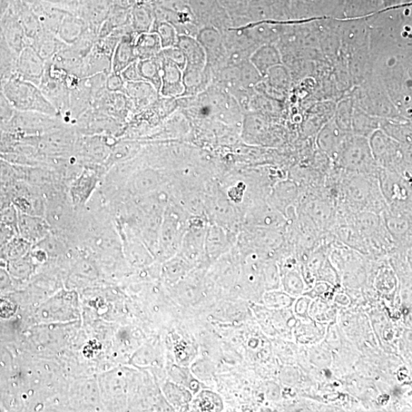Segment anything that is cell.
<instances>
[{"label":"cell","mask_w":412,"mask_h":412,"mask_svg":"<svg viewBox=\"0 0 412 412\" xmlns=\"http://www.w3.org/2000/svg\"><path fill=\"white\" fill-rule=\"evenodd\" d=\"M369 142L379 168L395 172L411 181V146L399 143L381 130L370 137Z\"/></svg>","instance_id":"cell-1"},{"label":"cell","mask_w":412,"mask_h":412,"mask_svg":"<svg viewBox=\"0 0 412 412\" xmlns=\"http://www.w3.org/2000/svg\"><path fill=\"white\" fill-rule=\"evenodd\" d=\"M352 100L361 110L378 119L407 120L399 114L384 86L371 76L360 84Z\"/></svg>","instance_id":"cell-2"},{"label":"cell","mask_w":412,"mask_h":412,"mask_svg":"<svg viewBox=\"0 0 412 412\" xmlns=\"http://www.w3.org/2000/svg\"><path fill=\"white\" fill-rule=\"evenodd\" d=\"M377 181L387 210L391 213L411 218V181L399 173L382 168H379Z\"/></svg>","instance_id":"cell-3"},{"label":"cell","mask_w":412,"mask_h":412,"mask_svg":"<svg viewBox=\"0 0 412 412\" xmlns=\"http://www.w3.org/2000/svg\"><path fill=\"white\" fill-rule=\"evenodd\" d=\"M336 164L349 173L377 178L379 168L372 156L367 137L349 134Z\"/></svg>","instance_id":"cell-4"},{"label":"cell","mask_w":412,"mask_h":412,"mask_svg":"<svg viewBox=\"0 0 412 412\" xmlns=\"http://www.w3.org/2000/svg\"><path fill=\"white\" fill-rule=\"evenodd\" d=\"M13 93L15 104L19 110L24 112L60 116L55 107L43 94L40 88L31 82L27 81L16 82Z\"/></svg>","instance_id":"cell-5"},{"label":"cell","mask_w":412,"mask_h":412,"mask_svg":"<svg viewBox=\"0 0 412 412\" xmlns=\"http://www.w3.org/2000/svg\"><path fill=\"white\" fill-rule=\"evenodd\" d=\"M195 38L204 48L207 57V66L212 72L217 73L227 66V49L222 34L218 28L202 26Z\"/></svg>","instance_id":"cell-6"},{"label":"cell","mask_w":412,"mask_h":412,"mask_svg":"<svg viewBox=\"0 0 412 412\" xmlns=\"http://www.w3.org/2000/svg\"><path fill=\"white\" fill-rule=\"evenodd\" d=\"M242 139L250 144H273L275 132L268 117L258 113H248L244 116L241 125Z\"/></svg>","instance_id":"cell-7"},{"label":"cell","mask_w":412,"mask_h":412,"mask_svg":"<svg viewBox=\"0 0 412 412\" xmlns=\"http://www.w3.org/2000/svg\"><path fill=\"white\" fill-rule=\"evenodd\" d=\"M113 146L106 136L85 135L78 137L74 152L86 161L102 162L109 158Z\"/></svg>","instance_id":"cell-8"},{"label":"cell","mask_w":412,"mask_h":412,"mask_svg":"<svg viewBox=\"0 0 412 412\" xmlns=\"http://www.w3.org/2000/svg\"><path fill=\"white\" fill-rule=\"evenodd\" d=\"M348 135L339 129L332 118L318 132V148L336 163Z\"/></svg>","instance_id":"cell-9"},{"label":"cell","mask_w":412,"mask_h":412,"mask_svg":"<svg viewBox=\"0 0 412 412\" xmlns=\"http://www.w3.org/2000/svg\"><path fill=\"white\" fill-rule=\"evenodd\" d=\"M162 64L160 95L166 98L181 97L184 93L183 70L160 54Z\"/></svg>","instance_id":"cell-10"},{"label":"cell","mask_w":412,"mask_h":412,"mask_svg":"<svg viewBox=\"0 0 412 412\" xmlns=\"http://www.w3.org/2000/svg\"><path fill=\"white\" fill-rule=\"evenodd\" d=\"M137 35L131 29L117 44L112 58V73L120 74L127 67L137 61L134 45Z\"/></svg>","instance_id":"cell-11"},{"label":"cell","mask_w":412,"mask_h":412,"mask_svg":"<svg viewBox=\"0 0 412 412\" xmlns=\"http://www.w3.org/2000/svg\"><path fill=\"white\" fill-rule=\"evenodd\" d=\"M176 47H179L185 56V67L205 70L207 67V57L203 47L195 37L178 35Z\"/></svg>","instance_id":"cell-12"},{"label":"cell","mask_w":412,"mask_h":412,"mask_svg":"<svg viewBox=\"0 0 412 412\" xmlns=\"http://www.w3.org/2000/svg\"><path fill=\"white\" fill-rule=\"evenodd\" d=\"M21 65L25 81L39 86L45 71L46 62L32 46L28 45L23 49Z\"/></svg>","instance_id":"cell-13"},{"label":"cell","mask_w":412,"mask_h":412,"mask_svg":"<svg viewBox=\"0 0 412 412\" xmlns=\"http://www.w3.org/2000/svg\"><path fill=\"white\" fill-rule=\"evenodd\" d=\"M249 61L263 77L272 67L282 64V55L276 45L259 46L251 55Z\"/></svg>","instance_id":"cell-14"},{"label":"cell","mask_w":412,"mask_h":412,"mask_svg":"<svg viewBox=\"0 0 412 412\" xmlns=\"http://www.w3.org/2000/svg\"><path fill=\"white\" fill-rule=\"evenodd\" d=\"M212 75L208 66L205 70L185 67L183 71L185 91L182 96H193L207 90Z\"/></svg>","instance_id":"cell-15"},{"label":"cell","mask_w":412,"mask_h":412,"mask_svg":"<svg viewBox=\"0 0 412 412\" xmlns=\"http://www.w3.org/2000/svg\"><path fill=\"white\" fill-rule=\"evenodd\" d=\"M50 224L45 218L18 212L17 232L24 239H39L46 234Z\"/></svg>","instance_id":"cell-16"},{"label":"cell","mask_w":412,"mask_h":412,"mask_svg":"<svg viewBox=\"0 0 412 412\" xmlns=\"http://www.w3.org/2000/svg\"><path fill=\"white\" fill-rule=\"evenodd\" d=\"M96 173L91 169L84 170L73 183L71 198L75 205H82L90 199L97 183Z\"/></svg>","instance_id":"cell-17"},{"label":"cell","mask_w":412,"mask_h":412,"mask_svg":"<svg viewBox=\"0 0 412 412\" xmlns=\"http://www.w3.org/2000/svg\"><path fill=\"white\" fill-rule=\"evenodd\" d=\"M29 45L32 46L38 55L47 62H50L67 45L62 42L56 34L43 29Z\"/></svg>","instance_id":"cell-18"},{"label":"cell","mask_w":412,"mask_h":412,"mask_svg":"<svg viewBox=\"0 0 412 412\" xmlns=\"http://www.w3.org/2000/svg\"><path fill=\"white\" fill-rule=\"evenodd\" d=\"M248 220L258 227L273 229L282 228L287 224L286 217L270 205H259L253 209Z\"/></svg>","instance_id":"cell-19"},{"label":"cell","mask_w":412,"mask_h":412,"mask_svg":"<svg viewBox=\"0 0 412 412\" xmlns=\"http://www.w3.org/2000/svg\"><path fill=\"white\" fill-rule=\"evenodd\" d=\"M123 93L136 106H144L154 101L159 93L145 81L127 82Z\"/></svg>","instance_id":"cell-20"},{"label":"cell","mask_w":412,"mask_h":412,"mask_svg":"<svg viewBox=\"0 0 412 412\" xmlns=\"http://www.w3.org/2000/svg\"><path fill=\"white\" fill-rule=\"evenodd\" d=\"M134 45L137 60L158 57L162 51L160 38L154 32L137 35Z\"/></svg>","instance_id":"cell-21"},{"label":"cell","mask_w":412,"mask_h":412,"mask_svg":"<svg viewBox=\"0 0 412 412\" xmlns=\"http://www.w3.org/2000/svg\"><path fill=\"white\" fill-rule=\"evenodd\" d=\"M382 120L371 116L354 104L352 117V134L367 137L380 129Z\"/></svg>","instance_id":"cell-22"},{"label":"cell","mask_w":412,"mask_h":412,"mask_svg":"<svg viewBox=\"0 0 412 412\" xmlns=\"http://www.w3.org/2000/svg\"><path fill=\"white\" fill-rule=\"evenodd\" d=\"M137 65L142 81L150 84L156 91L160 93L162 74L160 56L145 59V60H137Z\"/></svg>","instance_id":"cell-23"},{"label":"cell","mask_w":412,"mask_h":412,"mask_svg":"<svg viewBox=\"0 0 412 412\" xmlns=\"http://www.w3.org/2000/svg\"><path fill=\"white\" fill-rule=\"evenodd\" d=\"M379 130L399 143L411 146V121L382 120Z\"/></svg>","instance_id":"cell-24"},{"label":"cell","mask_w":412,"mask_h":412,"mask_svg":"<svg viewBox=\"0 0 412 412\" xmlns=\"http://www.w3.org/2000/svg\"><path fill=\"white\" fill-rule=\"evenodd\" d=\"M297 195L298 189L293 182H282L275 188L274 194L273 195L275 205L273 207L282 214L287 212L289 208L297 201Z\"/></svg>","instance_id":"cell-25"},{"label":"cell","mask_w":412,"mask_h":412,"mask_svg":"<svg viewBox=\"0 0 412 412\" xmlns=\"http://www.w3.org/2000/svg\"><path fill=\"white\" fill-rule=\"evenodd\" d=\"M88 28H89L83 21L73 18H67L59 26L56 35L65 45H71L79 40Z\"/></svg>","instance_id":"cell-26"},{"label":"cell","mask_w":412,"mask_h":412,"mask_svg":"<svg viewBox=\"0 0 412 412\" xmlns=\"http://www.w3.org/2000/svg\"><path fill=\"white\" fill-rule=\"evenodd\" d=\"M385 228L396 237H404L411 229V218L390 212L387 209L382 212Z\"/></svg>","instance_id":"cell-27"},{"label":"cell","mask_w":412,"mask_h":412,"mask_svg":"<svg viewBox=\"0 0 412 412\" xmlns=\"http://www.w3.org/2000/svg\"><path fill=\"white\" fill-rule=\"evenodd\" d=\"M159 178L155 172L144 170L137 172L130 183V189L135 194H144L152 191L159 185Z\"/></svg>","instance_id":"cell-28"},{"label":"cell","mask_w":412,"mask_h":412,"mask_svg":"<svg viewBox=\"0 0 412 412\" xmlns=\"http://www.w3.org/2000/svg\"><path fill=\"white\" fill-rule=\"evenodd\" d=\"M354 102L352 98L341 101L336 108L333 119L343 132L352 134V117Z\"/></svg>","instance_id":"cell-29"},{"label":"cell","mask_w":412,"mask_h":412,"mask_svg":"<svg viewBox=\"0 0 412 412\" xmlns=\"http://www.w3.org/2000/svg\"><path fill=\"white\" fill-rule=\"evenodd\" d=\"M154 22L155 16L149 9L144 7L137 8L132 16L131 27L137 35L150 33L153 30Z\"/></svg>","instance_id":"cell-30"},{"label":"cell","mask_w":412,"mask_h":412,"mask_svg":"<svg viewBox=\"0 0 412 412\" xmlns=\"http://www.w3.org/2000/svg\"><path fill=\"white\" fill-rule=\"evenodd\" d=\"M152 32L159 35L162 49L174 47L178 43V33L170 23L155 21Z\"/></svg>","instance_id":"cell-31"},{"label":"cell","mask_w":412,"mask_h":412,"mask_svg":"<svg viewBox=\"0 0 412 412\" xmlns=\"http://www.w3.org/2000/svg\"><path fill=\"white\" fill-rule=\"evenodd\" d=\"M239 68L240 82L244 89L252 91L262 81L263 76L250 61L245 62Z\"/></svg>","instance_id":"cell-32"},{"label":"cell","mask_w":412,"mask_h":412,"mask_svg":"<svg viewBox=\"0 0 412 412\" xmlns=\"http://www.w3.org/2000/svg\"><path fill=\"white\" fill-rule=\"evenodd\" d=\"M307 210L311 219L318 222L325 223L331 217V211L329 205L325 202H310L307 205Z\"/></svg>","instance_id":"cell-33"},{"label":"cell","mask_w":412,"mask_h":412,"mask_svg":"<svg viewBox=\"0 0 412 412\" xmlns=\"http://www.w3.org/2000/svg\"><path fill=\"white\" fill-rule=\"evenodd\" d=\"M160 55L178 65L183 71L185 66V58L179 47L174 46L164 48Z\"/></svg>","instance_id":"cell-34"},{"label":"cell","mask_w":412,"mask_h":412,"mask_svg":"<svg viewBox=\"0 0 412 412\" xmlns=\"http://www.w3.org/2000/svg\"><path fill=\"white\" fill-rule=\"evenodd\" d=\"M276 12L277 21H290V7L292 0H271Z\"/></svg>","instance_id":"cell-35"},{"label":"cell","mask_w":412,"mask_h":412,"mask_svg":"<svg viewBox=\"0 0 412 412\" xmlns=\"http://www.w3.org/2000/svg\"><path fill=\"white\" fill-rule=\"evenodd\" d=\"M18 212L16 206L11 203L7 207L0 212V222L8 225L16 230Z\"/></svg>","instance_id":"cell-36"},{"label":"cell","mask_w":412,"mask_h":412,"mask_svg":"<svg viewBox=\"0 0 412 412\" xmlns=\"http://www.w3.org/2000/svg\"><path fill=\"white\" fill-rule=\"evenodd\" d=\"M125 81L120 74L111 73L108 75L105 89L107 91L111 93H122L124 92Z\"/></svg>","instance_id":"cell-37"},{"label":"cell","mask_w":412,"mask_h":412,"mask_svg":"<svg viewBox=\"0 0 412 412\" xmlns=\"http://www.w3.org/2000/svg\"><path fill=\"white\" fill-rule=\"evenodd\" d=\"M137 62H134L129 67H127L120 74L125 83L142 81L139 74V68H137Z\"/></svg>","instance_id":"cell-38"},{"label":"cell","mask_w":412,"mask_h":412,"mask_svg":"<svg viewBox=\"0 0 412 412\" xmlns=\"http://www.w3.org/2000/svg\"><path fill=\"white\" fill-rule=\"evenodd\" d=\"M411 0H382V7L389 8L411 4Z\"/></svg>","instance_id":"cell-39"},{"label":"cell","mask_w":412,"mask_h":412,"mask_svg":"<svg viewBox=\"0 0 412 412\" xmlns=\"http://www.w3.org/2000/svg\"><path fill=\"white\" fill-rule=\"evenodd\" d=\"M12 202H7L1 196H0V212H3L8 205Z\"/></svg>","instance_id":"cell-40"}]
</instances>
